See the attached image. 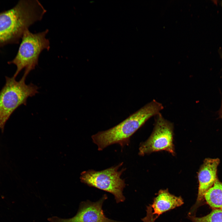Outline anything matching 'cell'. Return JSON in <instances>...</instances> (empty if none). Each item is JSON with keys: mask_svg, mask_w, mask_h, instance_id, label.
I'll return each instance as SVG.
<instances>
[{"mask_svg": "<svg viewBox=\"0 0 222 222\" xmlns=\"http://www.w3.org/2000/svg\"><path fill=\"white\" fill-rule=\"evenodd\" d=\"M192 222H222V209H213L210 213L201 217L188 215Z\"/></svg>", "mask_w": 222, "mask_h": 222, "instance_id": "cell-11", "label": "cell"}, {"mask_svg": "<svg viewBox=\"0 0 222 222\" xmlns=\"http://www.w3.org/2000/svg\"><path fill=\"white\" fill-rule=\"evenodd\" d=\"M123 163L100 171L89 170L84 171L80 174V181L89 186L111 193L117 203L124 202L125 198L123 191L126 184L121 176L126 168L118 170Z\"/></svg>", "mask_w": 222, "mask_h": 222, "instance_id": "cell-5", "label": "cell"}, {"mask_svg": "<svg viewBox=\"0 0 222 222\" xmlns=\"http://www.w3.org/2000/svg\"><path fill=\"white\" fill-rule=\"evenodd\" d=\"M46 10L38 0H21L0 12V47L18 43L24 31L41 20Z\"/></svg>", "mask_w": 222, "mask_h": 222, "instance_id": "cell-1", "label": "cell"}, {"mask_svg": "<svg viewBox=\"0 0 222 222\" xmlns=\"http://www.w3.org/2000/svg\"><path fill=\"white\" fill-rule=\"evenodd\" d=\"M156 116L152 133L139 147L138 154L141 156L161 150L166 151L172 154L175 153L172 124L165 119L160 113Z\"/></svg>", "mask_w": 222, "mask_h": 222, "instance_id": "cell-6", "label": "cell"}, {"mask_svg": "<svg viewBox=\"0 0 222 222\" xmlns=\"http://www.w3.org/2000/svg\"><path fill=\"white\" fill-rule=\"evenodd\" d=\"M207 203L212 209H222V182L217 178L204 197Z\"/></svg>", "mask_w": 222, "mask_h": 222, "instance_id": "cell-10", "label": "cell"}, {"mask_svg": "<svg viewBox=\"0 0 222 222\" xmlns=\"http://www.w3.org/2000/svg\"><path fill=\"white\" fill-rule=\"evenodd\" d=\"M218 114L219 117L222 119V99L221 102V106L218 111Z\"/></svg>", "mask_w": 222, "mask_h": 222, "instance_id": "cell-12", "label": "cell"}, {"mask_svg": "<svg viewBox=\"0 0 222 222\" xmlns=\"http://www.w3.org/2000/svg\"><path fill=\"white\" fill-rule=\"evenodd\" d=\"M107 198L105 194L97 201H88L83 204L75 216L68 219H60L59 222H119L108 218L104 214L102 206Z\"/></svg>", "mask_w": 222, "mask_h": 222, "instance_id": "cell-8", "label": "cell"}, {"mask_svg": "<svg viewBox=\"0 0 222 222\" xmlns=\"http://www.w3.org/2000/svg\"><path fill=\"white\" fill-rule=\"evenodd\" d=\"M26 77L23 75L18 81L13 76L5 77V84L0 91V129L2 131L14 112L21 105H26L28 97L39 92L37 86L26 84Z\"/></svg>", "mask_w": 222, "mask_h": 222, "instance_id": "cell-4", "label": "cell"}, {"mask_svg": "<svg viewBox=\"0 0 222 222\" xmlns=\"http://www.w3.org/2000/svg\"><path fill=\"white\" fill-rule=\"evenodd\" d=\"M49 30L33 33L26 30L21 38V41L17 53L13 60L8 62L16 67L13 76L16 78L23 69V75L26 77L38 65L39 58L41 52L44 50L48 51L50 42L46 38Z\"/></svg>", "mask_w": 222, "mask_h": 222, "instance_id": "cell-3", "label": "cell"}, {"mask_svg": "<svg viewBox=\"0 0 222 222\" xmlns=\"http://www.w3.org/2000/svg\"><path fill=\"white\" fill-rule=\"evenodd\" d=\"M221 6H222V1H221Z\"/></svg>", "mask_w": 222, "mask_h": 222, "instance_id": "cell-14", "label": "cell"}, {"mask_svg": "<svg viewBox=\"0 0 222 222\" xmlns=\"http://www.w3.org/2000/svg\"><path fill=\"white\" fill-rule=\"evenodd\" d=\"M220 163L218 158H208L204 159L201 166L198 174L199 188L196 201L193 208V211L204 200L205 194L218 178L217 168Z\"/></svg>", "mask_w": 222, "mask_h": 222, "instance_id": "cell-7", "label": "cell"}, {"mask_svg": "<svg viewBox=\"0 0 222 222\" xmlns=\"http://www.w3.org/2000/svg\"><path fill=\"white\" fill-rule=\"evenodd\" d=\"M183 204V200L181 196L172 195L166 189L159 190L152 204L150 205L153 210V214L156 215L158 218L163 213L180 207Z\"/></svg>", "mask_w": 222, "mask_h": 222, "instance_id": "cell-9", "label": "cell"}, {"mask_svg": "<svg viewBox=\"0 0 222 222\" xmlns=\"http://www.w3.org/2000/svg\"><path fill=\"white\" fill-rule=\"evenodd\" d=\"M219 54L222 62V50L219 51Z\"/></svg>", "mask_w": 222, "mask_h": 222, "instance_id": "cell-13", "label": "cell"}, {"mask_svg": "<svg viewBox=\"0 0 222 222\" xmlns=\"http://www.w3.org/2000/svg\"><path fill=\"white\" fill-rule=\"evenodd\" d=\"M163 109L162 104L153 100L116 126L92 135V141L99 151L115 144L122 147L127 146L133 134L150 117L156 116Z\"/></svg>", "mask_w": 222, "mask_h": 222, "instance_id": "cell-2", "label": "cell"}]
</instances>
